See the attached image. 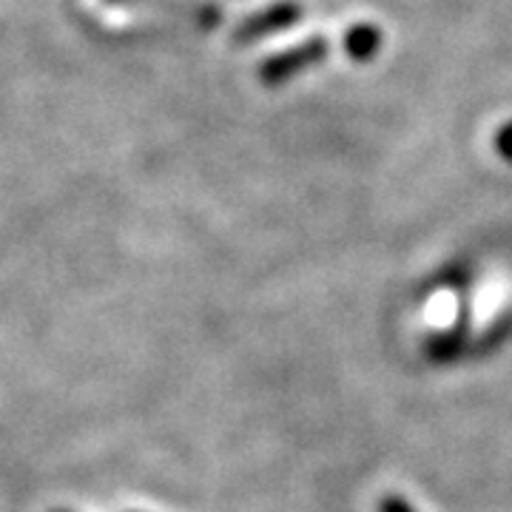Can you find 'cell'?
Here are the masks:
<instances>
[{
	"label": "cell",
	"instance_id": "obj_1",
	"mask_svg": "<svg viewBox=\"0 0 512 512\" xmlns=\"http://www.w3.org/2000/svg\"><path fill=\"white\" fill-rule=\"evenodd\" d=\"M57 512H63V510H57Z\"/></svg>",
	"mask_w": 512,
	"mask_h": 512
}]
</instances>
